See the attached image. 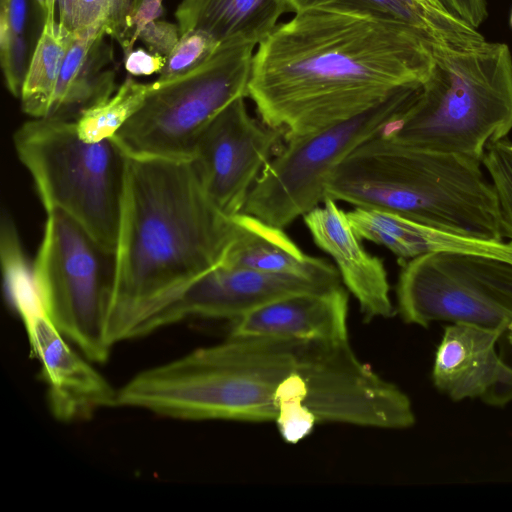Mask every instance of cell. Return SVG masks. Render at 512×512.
Returning a JSON list of instances; mask_svg holds the SVG:
<instances>
[{
	"label": "cell",
	"mask_w": 512,
	"mask_h": 512,
	"mask_svg": "<svg viewBox=\"0 0 512 512\" xmlns=\"http://www.w3.org/2000/svg\"><path fill=\"white\" fill-rule=\"evenodd\" d=\"M435 46L403 23L298 11L256 46L248 97L261 121L290 142L422 86Z\"/></svg>",
	"instance_id": "obj_1"
},
{
	"label": "cell",
	"mask_w": 512,
	"mask_h": 512,
	"mask_svg": "<svg viewBox=\"0 0 512 512\" xmlns=\"http://www.w3.org/2000/svg\"><path fill=\"white\" fill-rule=\"evenodd\" d=\"M235 232L234 216L209 198L191 160L128 156L108 345L150 334L162 311L222 264Z\"/></svg>",
	"instance_id": "obj_2"
},
{
	"label": "cell",
	"mask_w": 512,
	"mask_h": 512,
	"mask_svg": "<svg viewBox=\"0 0 512 512\" xmlns=\"http://www.w3.org/2000/svg\"><path fill=\"white\" fill-rule=\"evenodd\" d=\"M325 198L457 235L505 240L496 192L481 161L410 147L385 130L336 166L325 183Z\"/></svg>",
	"instance_id": "obj_3"
},
{
	"label": "cell",
	"mask_w": 512,
	"mask_h": 512,
	"mask_svg": "<svg viewBox=\"0 0 512 512\" xmlns=\"http://www.w3.org/2000/svg\"><path fill=\"white\" fill-rule=\"evenodd\" d=\"M512 130V54L505 43L435 46L414 102L385 133L418 149L482 161Z\"/></svg>",
	"instance_id": "obj_4"
},
{
	"label": "cell",
	"mask_w": 512,
	"mask_h": 512,
	"mask_svg": "<svg viewBox=\"0 0 512 512\" xmlns=\"http://www.w3.org/2000/svg\"><path fill=\"white\" fill-rule=\"evenodd\" d=\"M309 343L229 336L170 360L161 380L165 408L180 420L274 422L277 389Z\"/></svg>",
	"instance_id": "obj_5"
},
{
	"label": "cell",
	"mask_w": 512,
	"mask_h": 512,
	"mask_svg": "<svg viewBox=\"0 0 512 512\" xmlns=\"http://www.w3.org/2000/svg\"><path fill=\"white\" fill-rule=\"evenodd\" d=\"M46 213L61 211L114 251L128 155L114 140H83L66 117L31 118L13 135Z\"/></svg>",
	"instance_id": "obj_6"
},
{
	"label": "cell",
	"mask_w": 512,
	"mask_h": 512,
	"mask_svg": "<svg viewBox=\"0 0 512 512\" xmlns=\"http://www.w3.org/2000/svg\"><path fill=\"white\" fill-rule=\"evenodd\" d=\"M256 44L237 36L222 41L190 72L155 88L113 137L131 157L191 160L210 121L235 99L248 97Z\"/></svg>",
	"instance_id": "obj_7"
},
{
	"label": "cell",
	"mask_w": 512,
	"mask_h": 512,
	"mask_svg": "<svg viewBox=\"0 0 512 512\" xmlns=\"http://www.w3.org/2000/svg\"><path fill=\"white\" fill-rule=\"evenodd\" d=\"M46 214L32 264L41 305L78 351L91 362L104 363L112 350L105 321L114 284V251L65 213Z\"/></svg>",
	"instance_id": "obj_8"
},
{
	"label": "cell",
	"mask_w": 512,
	"mask_h": 512,
	"mask_svg": "<svg viewBox=\"0 0 512 512\" xmlns=\"http://www.w3.org/2000/svg\"><path fill=\"white\" fill-rule=\"evenodd\" d=\"M397 312L409 324H472L498 333L500 358L512 368V262L492 256L435 252L405 261Z\"/></svg>",
	"instance_id": "obj_9"
},
{
	"label": "cell",
	"mask_w": 512,
	"mask_h": 512,
	"mask_svg": "<svg viewBox=\"0 0 512 512\" xmlns=\"http://www.w3.org/2000/svg\"><path fill=\"white\" fill-rule=\"evenodd\" d=\"M420 88L403 89L354 118L286 142L262 171L242 212L284 229L318 207L336 166L360 144L401 119Z\"/></svg>",
	"instance_id": "obj_10"
},
{
	"label": "cell",
	"mask_w": 512,
	"mask_h": 512,
	"mask_svg": "<svg viewBox=\"0 0 512 512\" xmlns=\"http://www.w3.org/2000/svg\"><path fill=\"white\" fill-rule=\"evenodd\" d=\"M244 99H235L210 121L191 157L205 192L229 216L243 211L283 140L279 132L249 114Z\"/></svg>",
	"instance_id": "obj_11"
},
{
	"label": "cell",
	"mask_w": 512,
	"mask_h": 512,
	"mask_svg": "<svg viewBox=\"0 0 512 512\" xmlns=\"http://www.w3.org/2000/svg\"><path fill=\"white\" fill-rule=\"evenodd\" d=\"M16 311L40 363L49 410L58 421H84L105 408L117 407L118 389L64 337L41 302Z\"/></svg>",
	"instance_id": "obj_12"
},
{
	"label": "cell",
	"mask_w": 512,
	"mask_h": 512,
	"mask_svg": "<svg viewBox=\"0 0 512 512\" xmlns=\"http://www.w3.org/2000/svg\"><path fill=\"white\" fill-rule=\"evenodd\" d=\"M334 286L302 276L219 265L162 311L150 333L192 318L232 322L277 298Z\"/></svg>",
	"instance_id": "obj_13"
},
{
	"label": "cell",
	"mask_w": 512,
	"mask_h": 512,
	"mask_svg": "<svg viewBox=\"0 0 512 512\" xmlns=\"http://www.w3.org/2000/svg\"><path fill=\"white\" fill-rule=\"evenodd\" d=\"M498 333L472 324L447 325L436 349L434 386L454 401L480 398L490 406L512 401V368L499 356Z\"/></svg>",
	"instance_id": "obj_14"
},
{
	"label": "cell",
	"mask_w": 512,
	"mask_h": 512,
	"mask_svg": "<svg viewBox=\"0 0 512 512\" xmlns=\"http://www.w3.org/2000/svg\"><path fill=\"white\" fill-rule=\"evenodd\" d=\"M349 297L338 286L289 294L232 321L229 336L346 341Z\"/></svg>",
	"instance_id": "obj_15"
},
{
	"label": "cell",
	"mask_w": 512,
	"mask_h": 512,
	"mask_svg": "<svg viewBox=\"0 0 512 512\" xmlns=\"http://www.w3.org/2000/svg\"><path fill=\"white\" fill-rule=\"evenodd\" d=\"M336 202L325 198L323 207L303 216L304 222L315 244L335 261L341 281L358 301L364 319L393 317L397 309L390 297L385 266L365 250L347 212Z\"/></svg>",
	"instance_id": "obj_16"
},
{
	"label": "cell",
	"mask_w": 512,
	"mask_h": 512,
	"mask_svg": "<svg viewBox=\"0 0 512 512\" xmlns=\"http://www.w3.org/2000/svg\"><path fill=\"white\" fill-rule=\"evenodd\" d=\"M347 217L361 240L386 247L403 262L435 252L471 253L512 262V240L457 235L375 208L355 207Z\"/></svg>",
	"instance_id": "obj_17"
},
{
	"label": "cell",
	"mask_w": 512,
	"mask_h": 512,
	"mask_svg": "<svg viewBox=\"0 0 512 512\" xmlns=\"http://www.w3.org/2000/svg\"><path fill=\"white\" fill-rule=\"evenodd\" d=\"M234 220L235 236L221 265L341 284L340 274L331 263L305 254L282 228L243 212Z\"/></svg>",
	"instance_id": "obj_18"
},
{
	"label": "cell",
	"mask_w": 512,
	"mask_h": 512,
	"mask_svg": "<svg viewBox=\"0 0 512 512\" xmlns=\"http://www.w3.org/2000/svg\"><path fill=\"white\" fill-rule=\"evenodd\" d=\"M106 24L74 32L56 86L50 116L66 117L72 108L82 110L115 91L114 73L104 67L111 51L104 42ZM49 116V117H50Z\"/></svg>",
	"instance_id": "obj_19"
},
{
	"label": "cell",
	"mask_w": 512,
	"mask_h": 512,
	"mask_svg": "<svg viewBox=\"0 0 512 512\" xmlns=\"http://www.w3.org/2000/svg\"><path fill=\"white\" fill-rule=\"evenodd\" d=\"M290 12L288 0H182L175 18L180 35L199 29L220 42L241 36L258 45Z\"/></svg>",
	"instance_id": "obj_20"
},
{
	"label": "cell",
	"mask_w": 512,
	"mask_h": 512,
	"mask_svg": "<svg viewBox=\"0 0 512 512\" xmlns=\"http://www.w3.org/2000/svg\"><path fill=\"white\" fill-rule=\"evenodd\" d=\"M292 12L320 9L364 15L403 23L436 45L470 46L485 41L474 28L447 11L426 7L415 0H288Z\"/></svg>",
	"instance_id": "obj_21"
},
{
	"label": "cell",
	"mask_w": 512,
	"mask_h": 512,
	"mask_svg": "<svg viewBox=\"0 0 512 512\" xmlns=\"http://www.w3.org/2000/svg\"><path fill=\"white\" fill-rule=\"evenodd\" d=\"M73 35L56 20L55 15L44 18L19 97L22 111L31 118L50 116L56 86Z\"/></svg>",
	"instance_id": "obj_22"
},
{
	"label": "cell",
	"mask_w": 512,
	"mask_h": 512,
	"mask_svg": "<svg viewBox=\"0 0 512 512\" xmlns=\"http://www.w3.org/2000/svg\"><path fill=\"white\" fill-rule=\"evenodd\" d=\"M155 84L127 78L107 98L79 111L76 128L79 136L89 142L113 138L144 105Z\"/></svg>",
	"instance_id": "obj_23"
},
{
	"label": "cell",
	"mask_w": 512,
	"mask_h": 512,
	"mask_svg": "<svg viewBox=\"0 0 512 512\" xmlns=\"http://www.w3.org/2000/svg\"><path fill=\"white\" fill-rule=\"evenodd\" d=\"M26 0H1L0 61L9 92L20 97L27 70Z\"/></svg>",
	"instance_id": "obj_24"
},
{
	"label": "cell",
	"mask_w": 512,
	"mask_h": 512,
	"mask_svg": "<svg viewBox=\"0 0 512 512\" xmlns=\"http://www.w3.org/2000/svg\"><path fill=\"white\" fill-rule=\"evenodd\" d=\"M481 162L496 192L504 239L512 240V141L490 142Z\"/></svg>",
	"instance_id": "obj_25"
},
{
	"label": "cell",
	"mask_w": 512,
	"mask_h": 512,
	"mask_svg": "<svg viewBox=\"0 0 512 512\" xmlns=\"http://www.w3.org/2000/svg\"><path fill=\"white\" fill-rule=\"evenodd\" d=\"M220 43L211 34L199 29L180 35L155 82L164 84L190 72L207 60Z\"/></svg>",
	"instance_id": "obj_26"
},
{
	"label": "cell",
	"mask_w": 512,
	"mask_h": 512,
	"mask_svg": "<svg viewBox=\"0 0 512 512\" xmlns=\"http://www.w3.org/2000/svg\"><path fill=\"white\" fill-rule=\"evenodd\" d=\"M180 38L178 24L164 20H154L139 33L140 39L150 52L167 57Z\"/></svg>",
	"instance_id": "obj_27"
},
{
	"label": "cell",
	"mask_w": 512,
	"mask_h": 512,
	"mask_svg": "<svg viewBox=\"0 0 512 512\" xmlns=\"http://www.w3.org/2000/svg\"><path fill=\"white\" fill-rule=\"evenodd\" d=\"M163 0H133L132 8L128 16V42L123 48L126 55L133 50L142 29L154 20H158L163 14Z\"/></svg>",
	"instance_id": "obj_28"
},
{
	"label": "cell",
	"mask_w": 512,
	"mask_h": 512,
	"mask_svg": "<svg viewBox=\"0 0 512 512\" xmlns=\"http://www.w3.org/2000/svg\"><path fill=\"white\" fill-rule=\"evenodd\" d=\"M439 1L448 13L476 30L487 17L486 0Z\"/></svg>",
	"instance_id": "obj_29"
},
{
	"label": "cell",
	"mask_w": 512,
	"mask_h": 512,
	"mask_svg": "<svg viewBox=\"0 0 512 512\" xmlns=\"http://www.w3.org/2000/svg\"><path fill=\"white\" fill-rule=\"evenodd\" d=\"M166 58L142 48L133 49L124 55V67L134 76H149L160 73L165 65Z\"/></svg>",
	"instance_id": "obj_30"
},
{
	"label": "cell",
	"mask_w": 512,
	"mask_h": 512,
	"mask_svg": "<svg viewBox=\"0 0 512 512\" xmlns=\"http://www.w3.org/2000/svg\"><path fill=\"white\" fill-rule=\"evenodd\" d=\"M111 0H79L76 16V31L106 24L110 15Z\"/></svg>",
	"instance_id": "obj_31"
},
{
	"label": "cell",
	"mask_w": 512,
	"mask_h": 512,
	"mask_svg": "<svg viewBox=\"0 0 512 512\" xmlns=\"http://www.w3.org/2000/svg\"><path fill=\"white\" fill-rule=\"evenodd\" d=\"M133 0H111L110 15L106 25V33L122 47L128 42L127 21Z\"/></svg>",
	"instance_id": "obj_32"
},
{
	"label": "cell",
	"mask_w": 512,
	"mask_h": 512,
	"mask_svg": "<svg viewBox=\"0 0 512 512\" xmlns=\"http://www.w3.org/2000/svg\"><path fill=\"white\" fill-rule=\"evenodd\" d=\"M79 0H57L58 22L71 31L76 30V16Z\"/></svg>",
	"instance_id": "obj_33"
},
{
	"label": "cell",
	"mask_w": 512,
	"mask_h": 512,
	"mask_svg": "<svg viewBox=\"0 0 512 512\" xmlns=\"http://www.w3.org/2000/svg\"><path fill=\"white\" fill-rule=\"evenodd\" d=\"M43 11L44 18L55 15V5L53 0H35Z\"/></svg>",
	"instance_id": "obj_34"
},
{
	"label": "cell",
	"mask_w": 512,
	"mask_h": 512,
	"mask_svg": "<svg viewBox=\"0 0 512 512\" xmlns=\"http://www.w3.org/2000/svg\"><path fill=\"white\" fill-rule=\"evenodd\" d=\"M415 1H417L418 3H420L426 7H429V8L446 11L443 8V6L441 5L439 0H415Z\"/></svg>",
	"instance_id": "obj_35"
},
{
	"label": "cell",
	"mask_w": 512,
	"mask_h": 512,
	"mask_svg": "<svg viewBox=\"0 0 512 512\" xmlns=\"http://www.w3.org/2000/svg\"><path fill=\"white\" fill-rule=\"evenodd\" d=\"M510 24L512 26V12H511V16H510Z\"/></svg>",
	"instance_id": "obj_36"
},
{
	"label": "cell",
	"mask_w": 512,
	"mask_h": 512,
	"mask_svg": "<svg viewBox=\"0 0 512 512\" xmlns=\"http://www.w3.org/2000/svg\"><path fill=\"white\" fill-rule=\"evenodd\" d=\"M55 3H57V0H53Z\"/></svg>",
	"instance_id": "obj_37"
}]
</instances>
